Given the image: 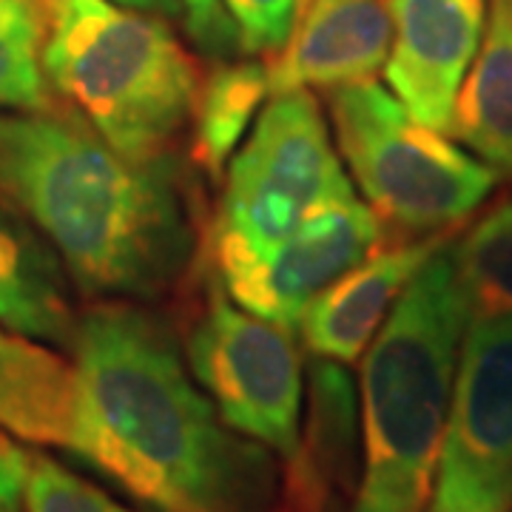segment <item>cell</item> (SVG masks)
I'll return each instance as SVG.
<instances>
[{"mask_svg":"<svg viewBox=\"0 0 512 512\" xmlns=\"http://www.w3.org/2000/svg\"><path fill=\"white\" fill-rule=\"evenodd\" d=\"M72 410V365L0 325V427L23 441L66 447Z\"/></svg>","mask_w":512,"mask_h":512,"instance_id":"2e32d148","label":"cell"},{"mask_svg":"<svg viewBox=\"0 0 512 512\" xmlns=\"http://www.w3.org/2000/svg\"><path fill=\"white\" fill-rule=\"evenodd\" d=\"M0 512H15V510H6V507H0Z\"/></svg>","mask_w":512,"mask_h":512,"instance_id":"d4e9b609","label":"cell"},{"mask_svg":"<svg viewBox=\"0 0 512 512\" xmlns=\"http://www.w3.org/2000/svg\"><path fill=\"white\" fill-rule=\"evenodd\" d=\"M185 32L202 55L228 60L239 52L237 29L222 0H183Z\"/></svg>","mask_w":512,"mask_h":512,"instance_id":"7402d4cb","label":"cell"},{"mask_svg":"<svg viewBox=\"0 0 512 512\" xmlns=\"http://www.w3.org/2000/svg\"><path fill=\"white\" fill-rule=\"evenodd\" d=\"M433 512H512V322L467 325Z\"/></svg>","mask_w":512,"mask_h":512,"instance_id":"ba28073f","label":"cell"},{"mask_svg":"<svg viewBox=\"0 0 512 512\" xmlns=\"http://www.w3.org/2000/svg\"><path fill=\"white\" fill-rule=\"evenodd\" d=\"M23 504L29 512H131L100 487L46 456H32Z\"/></svg>","mask_w":512,"mask_h":512,"instance_id":"ffe728a7","label":"cell"},{"mask_svg":"<svg viewBox=\"0 0 512 512\" xmlns=\"http://www.w3.org/2000/svg\"><path fill=\"white\" fill-rule=\"evenodd\" d=\"M467 325L450 237L413 276L362 356V476L350 512H424Z\"/></svg>","mask_w":512,"mask_h":512,"instance_id":"3957f363","label":"cell"},{"mask_svg":"<svg viewBox=\"0 0 512 512\" xmlns=\"http://www.w3.org/2000/svg\"><path fill=\"white\" fill-rule=\"evenodd\" d=\"M382 242L387 228L350 183L316 205L274 248L211 259V274L245 311L296 328L313 299Z\"/></svg>","mask_w":512,"mask_h":512,"instance_id":"9c48e42d","label":"cell"},{"mask_svg":"<svg viewBox=\"0 0 512 512\" xmlns=\"http://www.w3.org/2000/svg\"><path fill=\"white\" fill-rule=\"evenodd\" d=\"M120 3L126 9H137L146 15H157V18H177L183 15V0H111Z\"/></svg>","mask_w":512,"mask_h":512,"instance_id":"cb8c5ba5","label":"cell"},{"mask_svg":"<svg viewBox=\"0 0 512 512\" xmlns=\"http://www.w3.org/2000/svg\"><path fill=\"white\" fill-rule=\"evenodd\" d=\"M66 450L157 512H271V450L231 430L143 302L80 311Z\"/></svg>","mask_w":512,"mask_h":512,"instance_id":"6da1fadb","label":"cell"},{"mask_svg":"<svg viewBox=\"0 0 512 512\" xmlns=\"http://www.w3.org/2000/svg\"><path fill=\"white\" fill-rule=\"evenodd\" d=\"M29 464H32V456L9 439V430L0 427V507L20 510Z\"/></svg>","mask_w":512,"mask_h":512,"instance_id":"603a6c76","label":"cell"},{"mask_svg":"<svg viewBox=\"0 0 512 512\" xmlns=\"http://www.w3.org/2000/svg\"><path fill=\"white\" fill-rule=\"evenodd\" d=\"M450 234L382 242L359 265L319 293L299 319L302 345L311 356L353 365L365 356L413 276Z\"/></svg>","mask_w":512,"mask_h":512,"instance_id":"7c38bea8","label":"cell"},{"mask_svg":"<svg viewBox=\"0 0 512 512\" xmlns=\"http://www.w3.org/2000/svg\"><path fill=\"white\" fill-rule=\"evenodd\" d=\"M393 37L384 60L390 92L419 123L450 134L456 97L476 60L487 0H384Z\"/></svg>","mask_w":512,"mask_h":512,"instance_id":"30bf717a","label":"cell"},{"mask_svg":"<svg viewBox=\"0 0 512 512\" xmlns=\"http://www.w3.org/2000/svg\"><path fill=\"white\" fill-rule=\"evenodd\" d=\"M453 256L470 325L512 322V200L453 239Z\"/></svg>","mask_w":512,"mask_h":512,"instance_id":"ac0fdd59","label":"cell"},{"mask_svg":"<svg viewBox=\"0 0 512 512\" xmlns=\"http://www.w3.org/2000/svg\"><path fill=\"white\" fill-rule=\"evenodd\" d=\"M328 117L362 200L402 239L450 234L501 180L444 131L419 123L373 77L330 89Z\"/></svg>","mask_w":512,"mask_h":512,"instance_id":"5b68a950","label":"cell"},{"mask_svg":"<svg viewBox=\"0 0 512 512\" xmlns=\"http://www.w3.org/2000/svg\"><path fill=\"white\" fill-rule=\"evenodd\" d=\"M188 313L183 359L222 421L291 461L299 447L305 362L291 325L256 316L222 291L217 276Z\"/></svg>","mask_w":512,"mask_h":512,"instance_id":"52a82bcc","label":"cell"},{"mask_svg":"<svg viewBox=\"0 0 512 512\" xmlns=\"http://www.w3.org/2000/svg\"><path fill=\"white\" fill-rule=\"evenodd\" d=\"M348 185L319 100L276 94L225 168L205 256L262 254Z\"/></svg>","mask_w":512,"mask_h":512,"instance_id":"8992f818","label":"cell"},{"mask_svg":"<svg viewBox=\"0 0 512 512\" xmlns=\"http://www.w3.org/2000/svg\"><path fill=\"white\" fill-rule=\"evenodd\" d=\"M308 410L299 447L285 461V493L293 512H350L359 490V393L348 365L313 356Z\"/></svg>","mask_w":512,"mask_h":512,"instance_id":"4fadbf2b","label":"cell"},{"mask_svg":"<svg viewBox=\"0 0 512 512\" xmlns=\"http://www.w3.org/2000/svg\"><path fill=\"white\" fill-rule=\"evenodd\" d=\"M43 6V72L63 106L131 160L174 154L202 83L183 40L163 18L111 0Z\"/></svg>","mask_w":512,"mask_h":512,"instance_id":"277c9868","label":"cell"},{"mask_svg":"<svg viewBox=\"0 0 512 512\" xmlns=\"http://www.w3.org/2000/svg\"><path fill=\"white\" fill-rule=\"evenodd\" d=\"M0 197L94 299H163L202 256L200 211L180 160H131L63 103L0 111Z\"/></svg>","mask_w":512,"mask_h":512,"instance_id":"7a4b0ae2","label":"cell"},{"mask_svg":"<svg viewBox=\"0 0 512 512\" xmlns=\"http://www.w3.org/2000/svg\"><path fill=\"white\" fill-rule=\"evenodd\" d=\"M427 512H433V510H427Z\"/></svg>","mask_w":512,"mask_h":512,"instance_id":"484cf974","label":"cell"},{"mask_svg":"<svg viewBox=\"0 0 512 512\" xmlns=\"http://www.w3.org/2000/svg\"><path fill=\"white\" fill-rule=\"evenodd\" d=\"M271 97L268 69L259 60H220L202 74L200 92L191 111V160L220 183L231 157L251 134L256 117Z\"/></svg>","mask_w":512,"mask_h":512,"instance_id":"e0dca14e","label":"cell"},{"mask_svg":"<svg viewBox=\"0 0 512 512\" xmlns=\"http://www.w3.org/2000/svg\"><path fill=\"white\" fill-rule=\"evenodd\" d=\"M390 37L384 0H296L291 35L265 63L271 97L370 80L384 69Z\"/></svg>","mask_w":512,"mask_h":512,"instance_id":"8fae6325","label":"cell"},{"mask_svg":"<svg viewBox=\"0 0 512 512\" xmlns=\"http://www.w3.org/2000/svg\"><path fill=\"white\" fill-rule=\"evenodd\" d=\"M43 40V0H0V111H40L57 103L43 72Z\"/></svg>","mask_w":512,"mask_h":512,"instance_id":"d6986e66","label":"cell"},{"mask_svg":"<svg viewBox=\"0 0 512 512\" xmlns=\"http://www.w3.org/2000/svg\"><path fill=\"white\" fill-rule=\"evenodd\" d=\"M222 6L245 55H274L291 35L296 0H222Z\"/></svg>","mask_w":512,"mask_h":512,"instance_id":"44dd1931","label":"cell"},{"mask_svg":"<svg viewBox=\"0 0 512 512\" xmlns=\"http://www.w3.org/2000/svg\"><path fill=\"white\" fill-rule=\"evenodd\" d=\"M77 319L72 276L63 259L0 197V325L37 345L72 350Z\"/></svg>","mask_w":512,"mask_h":512,"instance_id":"5bb4252c","label":"cell"},{"mask_svg":"<svg viewBox=\"0 0 512 512\" xmlns=\"http://www.w3.org/2000/svg\"><path fill=\"white\" fill-rule=\"evenodd\" d=\"M450 134L512 180V0H487L484 37L456 97Z\"/></svg>","mask_w":512,"mask_h":512,"instance_id":"9a60e30c","label":"cell"}]
</instances>
